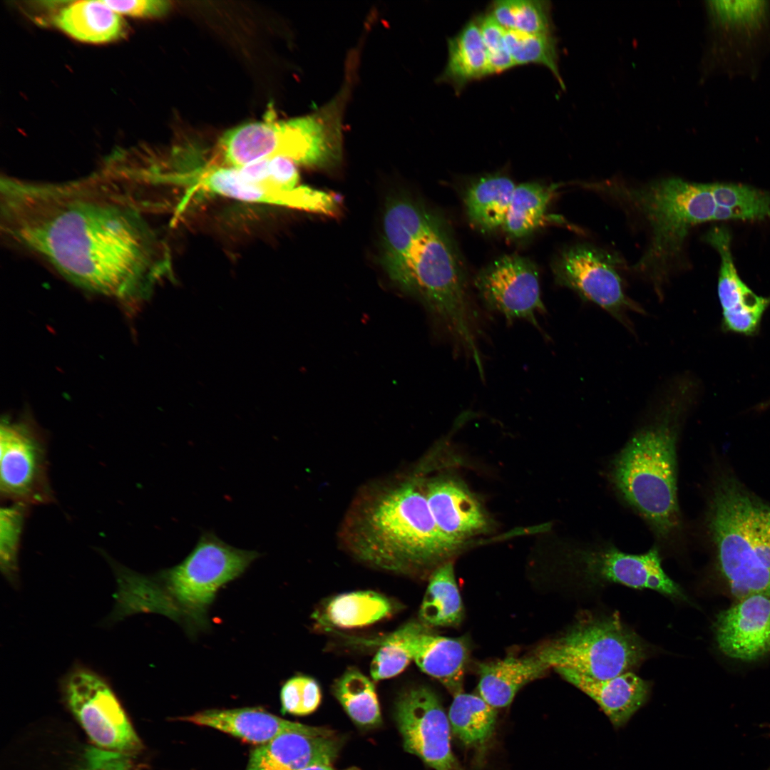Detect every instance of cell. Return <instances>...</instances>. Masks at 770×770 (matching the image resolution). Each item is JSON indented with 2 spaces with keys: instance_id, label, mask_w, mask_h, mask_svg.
I'll return each mask as SVG.
<instances>
[{
  "instance_id": "cell-1",
  "label": "cell",
  "mask_w": 770,
  "mask_h": 770,
  "mask_svg": "<svg viewBox=\"0 0 770 770\" xmlns=\"http://www.w3.org/2000/svg\"><path fill=\"white\" fill-rule=\"evenodd\" d=\"M0 229L75 285L125 304L171 268L166 244L116 168L56 182L2 176Z\"/></svg>"
},
{
  "instance_id": "cell-2",
  "label": "cell",
  "mask_w": 770,
  "mask_h": 770,
  "mask_svg": "<svg viewBox=\"0 0 770 770\" xmlns=\"http://www.w3.org/2000/svg\"><path fill=\"white\" fill-rule=\"evenodd\" d=\"M381 245L382 266L391 282L421 303L457 351L480 360L477 314L444 223L421 203L392 200L384 213Z\"/></svg>"
},
{
  "instance_id": "cell-3",
  "label": "cell",
  "mask_w": 770,
  "mask_h": 770,
  "mask_svg": "<svg viewBox=\"0 0 770 770\" xmlns=\"http://www.w3.org/2000/svg\"><path fill=\"white\" fill-rule=\"evenodd\" d=\"M687 389L679 384L673 389L656 414L612 457L607 469L617 495L663 545H677L683 537L677 451Z\"/></svg>"
},
{
  "instance_id": "cell-4",
  "label": "cell",
  "mask_w": 770,
  "mask_h": 770,
  "mask_svg": "<svg viewBox=\"0 0 770 770\" xmlns=\"http://www.w3.org/2000/svg\"><path fill=\"white\" fill-rule=\"evenodd\" d=\"M342 538L361 561L399 573L426 567L453 553L437 529L423 478L419 477L360 496L345 519Z\"/></svg>"
},
{
  "instance_id": "cell-5",
  "label": "cell",
  "mask_w": 770,
  "mask_h": 770,
  "mask_svg": "<svg viewBox=\"0 0 770 770\" xmlns=\"http://www.w3.org/2000/svg\"><path fill=\"white\" fill-rule=\"evenodd\" d=\"M581 185L615 200L645 222L649 243L630 268L648 279L659 294L679 268L690 230L714 221L717 205L709 183L667 178L643 184L606 180Z\"/></svg>"
},
{
  "instance_id": "cell-6",
  "label": "cell",
  "mask_w": 770,
  "mask_h": 770,
  "mask_svg": "<svg viewBox=\"0 0 770 770\" xmlns=\"http://www.w3.org/2000/svg\"><path fill=\"white\" fill-rule=\"evenodd\" d=\"M704 525L716 567L737 599L770 597V503L734 476L718 474L707 498Z\"/></svg>"
},
{
  "instance_id": "cell-7",
  "label": "cell",
  "mask_w": 770,
  "mask_h": 770,
  "mask_svg": "<svg viewBox=\"0 0 770 770\" xmlns=\"http://www.w3.org/2000/svg\"><path fill=\"white\" fill-rule=\"evenodd\" d=\"M165 183L182 188L184 195L177 209L180 213L192 199L205 194L330 217L340 212L336 195L301 184L297 165L283 158L240 168L207 162L169 171Z\"/></svg>"
},
{
  "instance_id": "cell-8",
  "label": "cell",
  "mask_w": 770,
  "mask_h": 770,
  "mask_svg": "<svg viewBox=\"0 0 770 770\" xmlns=\"http://www.w3.org/2000/svg\"><path fill=\"white\" fill-rule=\"evenodd\" d=\"M341 104L337 101L317 112L277 120L273 114L226 131L219 140L220 163L240 168L277 158L297 165L330 169L342 156Z\"/></svg>"
},
{
  "instance_id": "cell-9",
  "label": "cell",
  "mask_w": 770,
  "mask_h": 770,
  "mask_svg": "<svg viewBox=\"0 0 770 770\" xmlns=\"http://www.w3.org/2000/svg\"><path fill=\"white\" fill-rule=\"evenodd\" d=\"M536 654L550 668H567L606 679L638 667L648 650L643 640L614 613L587 616Z\"/></svg>"
},
{
  "instance_id": "cell-10",
  "label": "cell",
  "mask_w": 770,
  "mask_h": 770,
  "mask_svg": "<svg viewBox=\"0 0 770 770\" xmlns=\"http://www.w3.org/2000/svg\"><path fill=\"white\" fill-rule=\"evenodd\" d=\"M706 77L754 79L770 51V1H706Z\"/></svg>"
},
{
  "instance_id": "cell-11",
  "label": "cell",
  "mask_w": 770,
  "mask_h": 770,
  "mask_svg": "<svg viewBox=\"0 0 770 770\" xmlns=\"http://www.w3.org/2000/svg\"><path fill=\"white\" fill-rule=\"evenodd\" d=\"M259 556L207 531L180 563L158 578L179 615L201 623L219 588L240 576Z\"/></svg>"
},
{
  "instance_id": "cell-12",
  "label": "cell",
  "mask_w": 770,
  "mask_h": 770,
  "mask_svg": "<svg viewBox=\"0 0 770 770\" xmlns=\"http://www.w3.org/2000/svg\"><path fill=\"white\" fill-rule=\"evenodd\" d=\"M63 699L96 747L124 754L141 747L120 701L98 672L76 664L60 682Z\"/></svg>"
},
{
  "instance_id": "cell-13",
  "label": "cell",
  "mask_w": 770,
  "mask_h": 770,
  "mask_svg": "<svg viewBox=\"0 0 770 770\" xmlns=\"http://www.w3.org/2000/svg\"><path fill=\"white\" fill-rule=\"evenodd\" d=\"M624 262L616 253L591 245L578 244L565 248L555 257V282L574 291L581 299L600 307L630 327L627 311L644 310L625 294L619 270Z\"/></svg>"
},
{
  "instance_id": "cell-14",
  "label": "cell",
  "mask_w": 770,
  "mask_h": 770,
  "mask_svg": "<svg viewBox=\"0 0 770 770\" xmlns=\"http://www.w3.org/2000/svg\"><path fill=\"white\" fill-rule=\"evenodd\" d=\"M570 559L587 586L620 584L634 589L654 590L672 599L686 601L680 586L664 572L659 547L632 554L607 542L584 543Z\"/></svg>"
},
{
  "instance_id": "cell-15",
  "label": "cell",
  "mask_w": 770,
  "mask_h": 770,
  "mask_svg": "<svg viewBox=\"0 0 770 770\" xmlns=\"http://www.w3.org/2000/svg\"><path fill=\"white\" fill-rule=\"evenodd\" d=\"M1 498L27 506L51 503L44 440L29 423L4 419L0 428Z\"/></svg>"
},
{
  "instance_id": "cell-16",
  "label": "cell",
  "mask_w": 770,
  "mask_h": 770,
  "mask_svg": "<svg viewBox=\"0 0 770 770\" xmlns=\"http://www.w3.org/2000/svg\"><path fill=\"white\" fill-rule=\"evenodd\" d=\"M394 718L407 752L433 770H459L448 714L431 689L417 687L404 692L395 703Z\"/></svg>"
},
{
  "instance_id": "cell-17",
  "label": "cell",
  "mask_w": 770,
  "mask_h": 770,
  "mask_svg": "<svg viewBox=\"0 0 770 770\" xmlns=\"http://www.w3.org/2000/svg\"><path fill=\"white\" fill-rule=\"evenodd\" d=\"M475 287L488 309L510 322L523 319L540 329L537 314L546 311L535 265L528 258L506 255L476 275Z\"/></svg>"
},
{
  "instance_id": "cell-18",
  "label": "cell",
  "mask_w": 770,
  "mask_h": 770,
  "mask_svg": "<svg viewBox=\"0 0 770 770\" xmlns=\"http://www.w3.org/2000/svg\"><path fill=\"white\" fill-rule=\"evenodd\" d=\"M428 504L437 529L453 552L490 523L478 499L461 481L448 475L423 479Z\"/></svg>"
},
{
  "instance_id": "cell-19",
  "label": "cell",
  "mask_w": 770,
  "mask_h": 770,
  "mask_svg": "<svg viewBox=\"0 0 770 770\" xmlns=\"http://www.w3.org/2000/svg\"><path fill=\"white\" fill-rule=\"evenodd\" d=\"M716 641L727 656L742 661L770 652V597L749 595L737 599L714 623Z\"/></svg>"
},
{
  "instance_id": "cell-20",
  "label": "cell",
  "mask_w": 770,
  "mask_h": 770,
  "mask_svg": "<svg viewBox=\"0 0 770 770\" xmlns=\"http://www.w3.org/2000/svg\"><path fill=\"white\" fill-rule=\"evenodd\" d=\"M720 256L718 295L723 322L729 331L746 335L754 334L770 298L755 294L739 277L731 250V234L724 226H716L704 236Z\"/></svg>"
},
{
  "instance_id": "cell-21",
  "label": "cell",
  "mask_w": 770,
  "mask_h": 770,
  "mask_svg": "<svg viewBox=\"0 0 770 770\" xmlns=\"http://www.w3.org/2000/svg\"><path fill=\"white\" fill-rule=\"evenodd\" d=\"M180 719L209 727L260 745L287 732L334 736V732L329 729L285 720L259 708L207 709Z\"/></svg>"
},
{
  "instance_id": "cell-22",
  "label": "cell",
  "mask_w": 770,
  "mask_h": 770,
  "mask_svg": "<svg viewBox=\"0 0 770 770\" xmlns=\"http://www.w3.org/2000/svg\"><path fill=\"white\" fill-rule=\"evenodd\" d=\"M340 746L334 736L287 732L254 749L245 770H301L331 765Z\"/></svg>"
},
{
  "instance_id": "cell-23",
  "label": "cell",
  "mask_w": 770,
  "mask_h": 770,
  "mask_svg": "<svg viewBox=\"0 0 770 770\" xmlns=\"http://www.w3.org/2000/svg\"><path fill=\"white\" fill-rule=\"evenodd\" d=\"M555 669L593 699L615 728L624 726L650 695V682L632 671L606 679H595L567 668Z\"/></svg>"
},
{
  "instance_id": "cell-24",
  "label": "cell",
  "mask_w": 770,
  "mask_h": 770,
  "mask_svg": "<svg viewBox=\"0 0 770 770\" xmlns=\"http://www.w3.org/2000/svg\"><path fill=\"white\" fill-rule=\"evenodd\" d=\"M413 661L426 674L455 696L462 692L468 649L462 640L433 634L421 623L411 622Z\"/></svg>"
},
{
  "instance_id": "cell-25",
  "label": "cell",
  "mask_w": 770,
  "mask_h": 770,
  "mask_svg": "<svg viewBox=\"0 0 770 770\" xmlns=\"http://www.w3.org/2000/svg\"><path fill=\"white\" fill-rule=\"evenodd\" d=\"M55 26L71 38L90 43H105L125 36L123 16L103 0L78 1L62 7L53 16Z\"/></svg>"
},
{
  "instance_id": "cell-26",
  "label": "cell",
  "mask_w": 770,
  "mask_h": 770,
  "mask_svg": "<svg viewBox=\"0 0 770 770\" xmlns=\"http://www.w3.org/2000/svg\"><path fill=\"white\" fill-rule=\"evenodd\" d=\"M548 669L536 654L482 663L478 667V694L496 709L505 707L523 687Z\"/></svg>"
},
{
  "instance_id": "cell-27",
  "label": "cell",
  "mask_w": 770,
  "mask_h": 770,
  "mask_svg": "<svg viewBox=\"0 0 770 770\" xmlns=\"http://www.w3.org/2000/svg\"><path fill=\"white\" fill-rule=\"evenodd\" d=\"M393 603L372 590H358L336 595L313 615L324 628H355L367 626L391 615Z\"/></svg>"
},
{
  "instance_id": "cell-28",
  "label": "cell",
  "mask_w": 770,
  "mask_h": 770,
  "mask_svg": "<svg viewBox=\"0 0 770 770\" xmlns=\"http://www.w3.org/2000/svg\"><path fill=\"white\" fill-rule=\"evenodd\" d=\"M448 60L439 80L458 92L468 83L491 75L477 16L448 40Z\"/></svg>"
},
{
  "instance_id": "cell-29",
  "label": "cell",
  "mask_w": 770,
  "mask_h": 770,
  "mask_svg": "<svg viewBox=\"0 0 770 770\" xmlns=\"http://www.w3.org/2000/svg\"><path fill=\"white\" fill-rule=\"evenodd\" d=\"M515 186L507 176L496 174L473 183L465 196L471 222L486 232L503 227Z\"/></svg>"
},
{
  "instance_id": "cell-30",
  "label": "cell",
  "mask_w": 770,
  "mask_h": 770,
  "mask_svg": "<svg viewBox=\"0 0 770 770\" xmlns=\"http://www.w3.org/2000/svg\"><path fill=\"white\" fill-rule=\"evenodd\" d=\"M118 590L113 617L120 619L139 612H159L177 617L178 612L159 580L115 565Z\"/></svg>"
},
{
  "instance_id": "cell-31",
  "label": "cell",
  "mask_w": 770,
  "mask_h": 770,
  "mask_svg": "<svg viewBox=\"0 0 770 770\" xmlns=\"http://www.w3.org/2000/svg\"><path fill=\"white\" fill-rule=\"evenodd\" d=\"M451 732L466 746L481 749L495 731L497 711L479 694L453 696L448 714Z\"/></svg>"
},
{
  "instance_id": "cell-32",
  "label": "cell",
  "mask_w": 770,
  "mask_h": 770,
  "mask_svg": "<svg viewBox=\"0 0 770 770\" xmlns=\"http://www.w3.org/2000/svg\"><path fill=\"white\" fill-rule=\"evenodd\" d=\"M463 616V604L451 561L438 566L429 579L419 610L423 623L431 626L458 625Z\"/></svg>"
},
{
  "instance_id": "cell-33",
  "label": "cell",
  "mask_w": 770,
  "mask_h": 770,
  "mask_svg": "<svg viewBox=\"0 0 770 770\" xmlns=\"http://www.w3.org/2000/svg\"><path fill=\"white\" fill-rule=\"evenodd\" d=\"M560 186L539 183L516 185L503 225L505 232L513 238H520L543 225L548 206Z\"/></svg>"
},
{
  "instance_id": "cell-34",
  "label": "cell",
  "mask_w": 770,
  "mask_h": 770,
  "mask_svg": "<svg viewBox=\"0 0 770 770\" xmlns=\"http://www.w3.org/2000/svg\"><path fill=\"white\" fill-rule=\"evenodd\" d=\"M717 205L714 221L770 217V191L734 183H709Z\"/></svg>"
},
{
  "instance_id": "cell-35",
  "label": "cell",
  "mask_w": 770,
  "mask_h": 770,
  "mask_svg": "<svg viewBox=\"0 0 770 770\" xmlns=\"http://www.w3.org/2000/svg\"><path fill=\"white\" fill-rule=\"evenodd\" d=\"M332 692L349 717L361 726L381 722L379 700L373 682L362 672L351 668L338 677Z\"/></svg>"
},
{
  "instance_id": "cell-36",
  "label": "cell",
  "mask_w": 770,
  "mask_h": 770,
  "mask_svg": "<svg viewBox=\"0 0 770 770\" xmlns=\"http://www.w3.org/2000/svg\"><path fill=\"white\" fill-rule=\"evenodd\" d=\"M488 13L505 30L527 34H553L551 5L541 0H498Z\"/></svg>"
},
{
  "instance_id": "cell-37",
  "label": "cell",
  "mask_w": 770,
  "mask_h": 770,
  "mask_svg": "<svg viewBox=\"0 0 770 770\" xmlns=\"http://www.w3.org/2000/svg\"><path fill=\"white\" fill-rule=\"evenodd\" d=\"M507 49L515 64L535 63L548 68L564 87L558 67L557 40L553 34H527L506 30Z\"/></svg>"
},
{
  "instance_id": "cell-38",
  "label": "cell",
  "mask_w": 770,
  "mask_h": 770,
  "mask_svg": "<svg viewBox=\"0 0 770 770\" xmlns=\"http://www.w3.org/2000/svg\"><path fill=\"white\" fill-rule=\"evenodd\" d=\"M27 505L12 503L0 511V567L6 579L19 584L18 555Z\"/></svg>"
},
{
  "instance_id": "cell-39",
  "label": "cell",
  "mask_w": 770,
  "mask_h": 770,
  "mask_svg": "<svg viewBox=\"0 0 770 770\" xmlns=\"http://www.w3.org/2000/svg\"><path fill=\"white\" fill-rule=\"evenodd\" d=\"M411 661V625L408 622L380 643L370 664L371 678L374 681L391 678L402 672Z\"/></svg>"
},
{
  "instance_id": "cell-40",
  "label": "cell",
  "mask_w": 770,
  "mask_h": 770,
  "mask_svg": "<svg viewBox=\"0 0 770 770\" xmlns=\"http://www.w3.org/2000/svg\"><path fill=\"white\" fill-rule=\"evenodd\" d=\"M284 712L306 715L316 710L321 702V690L317 681L304 675L294 676L283 685L280 692Z\"/></svg>"
},
{
  "instance_id": "cell-41",
  "label": "cell",
  "mask_w": 770,
  "mask_h": 770,
  "mask_svg": "<svg viewBox=\"0 0 770 770\" xmlns=\"http://www.w3.org/2000/svg\"><path fill=\"white\" fill-rule=\"evenodd\" d=\"M477 19L487 49L491 75L500 73L515 66L506 47V30L488 12L479 15Z\"/></svg>"
},
{
  "instance_id": "cell-42",
  "label": "cell",
  "mask_w": 770,
  "mask_h": 770,
  "mask_svg": "<svg viewBox=\"0 0 770 770\" xmlns=\"http://www.w3.org/2000/svg\"><path fill=\"white\" fill-rule=\"evenodd\" d=\"M103 1L121 16L142 19L163 16L171 8V2L167 0H103Z\"/></svg>"
},
{
  "instance_id": "cell-43",
  "label": "cell",
  "mask_w": 770,
  "mask_h": 770,
  "mask_svg": "<svg viewBox=\"0 0 770 770\" xmlns=\"http://www.w3.org/2000/svg\"><path fill=\"white\" fill-rule=\"evenodd\" d=\"M78 770H130V764L126 754L91 747L86 749Z\"/></svg>"
},
{
  "instance_id": "cell-44",
  "label": "cell",
  "mask_w": 770,
  "mask_h": 770,
  "mask_svg": "<svg viewBox=\"0 0 770 770\" xmlns=\"http://www.w3.org/2000/svg\"><path fill=\"white\" fill-rule=\"evenodd\" d=\"M301 770H338V769H336L333 768L331 765L319 764V765L310 766H308V767L304 768V769H301ZM343 770H360V769H358V768H356V767H350V768L343 769Z\"/></svg>"
}]
</instances>
